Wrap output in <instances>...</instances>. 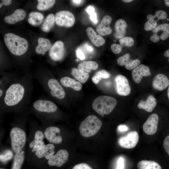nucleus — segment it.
Listing matches in <instances>:
<instances>
[{
    "label": "nucleus",
    "instance_id": "1",
    "mask_svg": "<svg viewBox=\"0 0 169 169\" xmlns=\"http://www.w3.org/2000/svg\"><path fill=\"white\" fill-rule=\"evenodd\" d=\"M33 88L32 76H15L0 100L1 112H23L30 102Z\"/></svg>",
    "mask_w": 169,
    "mask_h": 169
},
{
    "label": "nucleus",
    "instance_id": "2",
    "mask_svg": "<svg viewBox=\"0 0 169 169\" xmlns=\"http://www.w3.org/2000/svg\"><path fill=\"white\" fill-rule=\"evenodd\" d=\"M33 77L49 96L59 100L64 99L66 93L61 84L49 73L38 74Z\"/></svg>",
    "mask_w": 169,
    "mask_h": 169
},
{
    "label": "nucleus",
    "instance_id": "3",
    "mask_svg": "<svg viewBox=\"0 0 169 169\" xmlns=\"http://www.w3.org/2000/svg\"><path fill=\"white\" fill-rule=\"evenodd\" d=\"M58 107L51 100L41 99L36 100L32 103L31 110L40 120L45 124H49L51 115L56 112Z\"/></svg>",
    "mask_w": 169,
    "mask_h": 169
},
{
    "label": "nucleus",
    "instance_id": "4",
    "mask_svg": "<svg viewBox=\"0 0 169 169\" xmlns=\"http://www.w3.org/2000/svg\"><path fill=\"white\" fill-rule=\"evenodd\" d=\"M4 41L7 47L13 54L22 55L27 51L28 43L25 38L14 34L8 33L4 36Z\"/></svg>",
    "mask_w": 169,
    "mask_h": 169
},
{
    "label": "nucleus",
    "instance_id": "5",
    "mask_svg": "<svg viewBox=\"0 0 169 169\" xmlns=\"http://www.w3.org/2000/svg\"><path fill=\"white\" fill-rule=\"evenodd\" d=\"M117 101L114 98L106 95L96 97L92 104L93 109L98 114L103 116L110 114L115 108Z\"/></svg>",
    "mask_w": 169,
    "mask_h": 169
},
{
    "label": "nucleus",
    "instance_id": "6",
    "mask_svg": "<svg viewBox=\"0 0 169 169\" xmlns=\"http://www.w3.org/2000/svg\"><path fill=\"white\" fill-rule=\"evenodd\" d=\"M102 125V122L96 116L90 115L81 122L79 127V131L83 136L90 137L99 131Z\"/></svg>",
    "mask_w": 169,
    "mask_h": 169
},
{
    "label": "nucleus",
    "instance_id": "7",
    "mask_svg": "<svg viewBox=\"0 0 169 169\" xmlns=\"http://www.w3.org/2000/svg\"><path fill=\"white\" fill-rule=\"evenodd\" d=\"M10 136L13 152L17 154L23 150L26 141V135L24 131L19 126H13L10 131Z\"/></svg>",
    "mask_w": 169,
    "mask_h": 169
},
{
    "label": "nucleus",
    "instance_id": "8",
    "mask_svg": "<svg viewBox=\"0 0 169 169\" xmlns=\"http://www.w3.org/2000/svg\"><path fill=\"white\" fill-rule=\"evenodd\" d=\"M55 21L59 26L70 27L74 24L75 19L71 12L63 10L59 11L55 14Z\"/></svg>",
    "mask_w": 169,
    "mask_h": 169
},
{
    "label": "nucleus",
    "instance_id": "9",
    "mask_svg": "<svg viewBox=\"0 0 169 169\" xmlns=\"http://www.w3.org/2000/svg\"><path fill=\"white\" fill-rule=\"evenodd\" d=\"M45 137L44 132L40 130L36 131L33 140L28 145L27 155L32 156L33 154L44 144Z\"/></svg>",
    "mask_w": 169,
    "mask_h": 169
},
{
    "label": "nucleus",
    "instance_id": "10",
    "mask_svg": "<svg viewBox=\"0 0 169 169\" xmlns=\"http://www.w3.org/2000/svg\"><path fill=\"white\" fill-rule=\"evenodd\" d=\"M48 125L44 131L45 137L50 143L54 145L60 144L63 141L60 129L57 126Z\"/></svg>",
    "mask_w": 169,
    "mask_h": 169
},
{
    "label": "nucleus",
    "instance_id": "11",
    "mask_svg": "<svg viewBox=\"0 0 169 169\" xmlns=\"http://www.w3.org/2000/svg\"><path fill=\"white\" fill-rule=\"evenodd\" d=\"M139 140L138 132L135 131H130L125 136L120 137L118 140L119 145L123 148L131 149L135 147Z\"/></svg>",
    "mask_w": 169,
    "mask_h": 169
},
{
    "label": "nucleus",
    "instance_id": "12",
    "mask_svg": "<svg viewBox=\"0 0 169 169\" xmlns=\"http://www.w3.org/2000/svg\"><path fill=\"white\" fill-rule=\"evenodd\" d=\"M116 91L120 95L127 96L131 92V88L129 82L125 76L119 74L115 78Z\"/></svg>",
    "mask_w": 169,
    "mask_h": 169
},
{
    "label": "nucleus",
    "instance_id": "13",
    "mask_svg": "<svg viewBox=\"0 0 169 169\" xmlns=\"http://www.w3.org/2000/svg\"><path fill=\"white\" fill-rule=\"evenodd\" d=\"M69 157V152L66 150L60 149L48 161L47 163L49 166L59 167L66 162Z\"/></svg>",
    "mask_w": 169,
    "mask_h": 169
},
{
    "label": "nucleus",
    "instance_id": "14",
    "mask_svg": "<svg viewBox=\"0 0 169 169\" xmlns=\"http://www.w3.org/2000/svg\"><path fill=\"white\" fill-rule=\"evenodd\" d=\"M55 146L54 145L51 143L44 144L37 150L32 156L38 159H44L49 160L54 154Z\"/></svg>",
    "mask_w": 169,
    "mask_h": 169
},
{
    "label": "nucleus",
    "instance_id": "15",
    "mask_svg": "<svg viewBox=\"0 0 169 169\" xmlns=\"http://www.w3.org/2000/svg\"><path fill=\"white\" fill-rule=\"evenodd\" d=\"M158 116L156 114L150 115L143 124V129L146 134L152 135L156 132L158 122Z\"/></svg>",
    "mask_w": 169,
    "mask_h": 169
},
{
    "label": "nucleus",
    "instance_id": "16",
    "mask_svg": "<svg viewBox=\"0 0 169 169\" xmlns=\"http://www.w3.org/2000/svg\"><path fill=\"white\" fill-rule=\"evenodd\" d=\"M64 54V45L60 41L56 42L52 46L49 51V55L51 59L55 61L61 60Z\"/></svg>",
    "mask_w": 169,
    "mask_h": 169
},
{
    "label": "nucleus",
    "instance_id": "17",
    "mask_svg": "<svg viewBox=\"0 0 169 169\" xmlns=\"http://www.w3.org/2000/svg\"><path fill=\"white\" fill-rule=\"evenodd\" d=\"M151 75L149 67L143 64L138 65L132 71V79L137 84L140 82L143 76H147Z\"/></svg>",
    "mask_w": 169,
    "mask_h": 169
},
{
    "label": "nucleus",
    "instance_id": "18",
    "mask_svg": "<svg viewBox=\"0 0 169 169\" xmlns=\"http://www.w3.org/2000/svg\"><path fill=\"white\" fill-rule=\"evenodd\" d=\"M112 21L111 17L108 15L105 16L100 24L96 28V31L100 35L105 36L110 34L112 33V29L110 25Z\"/></svg>",
    "mask_w": 169,
    "mask_h": 169
},
{
    "label": "nucleus",
    "instance_id": "19",
    "mask_svg": "<svg viewBox=\"0 0 169 169\" xmlns=\"http://www.w3.org/2000/svg\"><path fill=\"white\" fill-rule=\"evenodd\" d=\"M169 85V79L165 75L159 74L155 76L152 82L153 87L159 91H162Z\"/></svg>",
    "mask_w": 169,
    "mask_h": 169
},
{
    "label": "nucleus",
    "instance_id": "20",
    "mask_svg": "<svg viewBox=\"0 0 169 169\" xmlns=\"http://www.w3.org/2000/svg\"><path fill=\"white\" fill-rule=\"evenodd\" d=\"M157 104L156 100L152 95H149L145 101L141 100L137 105V107L140 109H142L146 111L151 112L155 107Z\"/></svg>",
    "mask_w": 169,
    "mask_h": 169
},
{
    "label": "nucleus",
    "instance_id": "21",
    "mask_svg": "<svg viewBox=\"0 0 169 169\" xmlns=\"http://www.w3.org/2000/svg\"><path fill=\"white\" fill-rule=\"evenodd\" d=\"M26 16V13L24 10L22 9H17L11 15L5 17L4 20L8 23L14 24L23 20Z\"/></svg>",
    "mask_w": 169,
    "mask_h": 169
},
{
    "label": "nucleus",
    "instance_id": "22",
    "mask_svg": "<svg viewBox=\"0 0 169 169\" xmlns=\"http://www.w3.org/2000/svg\"><path fill=\"white\" fill-rule=\"evenodd\" d=\"M86 31L90 41L95 46L99 47L105 44V39L100 35H97L92 28L89 27Z\"/></svg>",
    "mask_w": 169,
    "mask_h": 169
},
{
    "label": "nucleus",
    "instance_id": "23",
    "mask_svg": "<svg viewBox=\"0 0 169 169\" xmlns=\"http://www.w3.org/2000/svg\"><path fill=\"white\" fill-rule=\"evenodd\" d=\"M60 82L61 85L67 88H71L76 91H79L82 88V85L79 81L75 80L68 76L62 77L60 79Z\"/></svg>",
    "mask_w": 169,
    "mask_h": 169
},
{
    "label": "nucleus",
    "instance_id": "24",
    "mask_svg": "<svg viewBox=\"0 0 169 169\" xmlns=\"http://www.w3.org/2000/svg\"><path fill=\"white\" fill-rule=\"evenodd\" d=\"M38 45L35 48L36 53L38 54L44 55L45 52L51 48L52 44L47 38H39L38 39Z\"/></svg>",
    "mask_w": 169,
    "mask_h": 169
},
{
    "label": "nucleus",
    "instance_id": "25",
    "mask_svg": "<svg viewBox=\"0 0 169 169\" xmlns=\"http://www.w3.org/2000/svg\"><path fill=\"white\" fill-rule=\"evenodd\" d=\"M127 25L126 22L123 19H119L115 22V37L117 38H123L125 33V29Z\"/></svg>",
    "mask_w": 169,
    "mask_h": 169
},
{
    "label": "nucleus",
    "instance_id": "26",
    "mask_svg": "<svg viewBox=\"0 0 169 169\" xmlns=\"http://www.w3.org/2000/svg\"><path fill=\"white\" fill-rule=\"evenodd\" d=\"M71 74L75 79L82 83L87 81L89 76L87 72L76 68L72 69Z\"/></svg>",
    "mask_w": 169,
    "mask_h": 169
},
{
    "label": "nucleus",
    "instance_id": "27",
    "mask_svg": "<svg viewBox=\"0 0 169 169\" xmlns=\"http://www.w3.org/2000/svg\"><path fill=\"white\" fill-rule=\"evenodd\" d=\"M138 169H162L157 162L152 161L142 160L137 164Z\"/></svg>",
    "mask_w": 169,
    "mask_h": 169
},
{
    "label": "nucleus",
    "instance_id": "28",
    "mask_svg": "<svg viewBox=\"0 0 169 169\" xmlns=\"http://www.w3.org/2000/svg\"><path fill=\"white\" fill-rule=\"evenodd\" d=\"M44 18L43 14L40 13L36 12H31L29 14L28 22L33 26H38L42 23Z\"/></svg>",
    "mask_w": 169,
    "mask_h": 169
},
{
    "label": "nucleus",
    "instance_id": "29",
    "mask_svg": "<svg viewBox=\"0 0 169 169\" xmlns=\"http://www.w3.org/2000/svg\"><path fill=\"white\" fill-rule=\"evenodd\" d=\"M98 64L95 61H92L83 62L78 65L79 69L83 70L86 72H90L91 70H95L97 69Z\"/></svg>",
    "mask_w": 169,
    "mask_h": 169
},
{
    "label": "nucleus",
    "instance_id": "30",
    "mask_svg": "<svg viewBox=\"0 0 169 169\" xmlns=\"http://www.w3.org/2000/svg\"><path fill=\"white\" fill-rule=\"evenodd\" d=\"M55 16L53 13L48 15L46 18L41 28L44 32H49L53 26L55 22Z\"/></svg>",
    "mask_w": 169,
    "mask_h": 169
},
{
    "label": "nucleus",
    "instance_id": "31",
    "mask_svg": "<svg viewBox=\"0 0 169 169\" xmlns=\"http://www.w3.org/2000/svg\"><path fill=\"white\" fill-rule=\"evenodd\" d=\"M25 154V152L24 150L19 153L15 154L12 169H21L24 161Z\"/></svg>",
    "mask_w": 169,
    "mask_h": 169
},
{
    "label": "nucleus",
    "instance_id": "32",
    "mask_svg": "<svg viewBox=\"0 0 169 169\" xmlns=\"http://www.w3.org/2000/svg\"><path fill=\"white\" fill-rule=\"evenodd\" d=\"M110 76V74L104 70L97 72L92 78V80L95 84H97L102 79H107Z\"/></svg>",
    "mask_w": 169,
    "mask_h": 169
},
{
    "label": "nucleus",
    "instance_id": "33",
    "mask_svg": "<svg viewBox=\"0 0 169 169\" xmlns=\"http://www.w3.org/2000/svg\"><path fill=\"white\" fill-rule=\"evenodd\" d=\"M37 9L39 10L48 9L52 7L54 4L55 0H38Z\"/></svg>",
    "mask_w": 169,
    "mask_h": 169
},
{
    "label": "nucleus",
    "instance_id": "34",
    "mask_svg": "<svg viewBox=\"0 0 169 169\" xmlns=\"http://www.w3.org/2000/svg\"><path fill=\"white\" fill-rule=\"evenodd\" d=\"M167 17V15L165 11L160 10L156 11L154 15L148 14L147 18L148 20H154L157 22L159 20L166 18Z\"/></svg>",
    "mask_w": 169,
    "mask_h": 169
},
{
    "label": "nucleus",
    "instance_id": "35",
    "mask_svg": "<svg viewBox=\"0 0 169 169\" xmlns=\"http://www.w3.org/2000/svg\"><path fill=\"white\" fill-rule=\"evenodd\" d=\"M13 156V153L10 150H7L0 154V161L2 162H5L11 160Z\"/></svg>",
    "mask_w": 169,
    "mask_h": 169
},
{
    "label": "nucleus",
    "instance_id": "36",
    "mask_svg": "<svg viewBox=\"0 0 169 169\" xmlns=\"http://www.w3.org/2000/svg\"><path fill=\"white\" fill-rule=\"evenodd\" d=\"M119 43L121 45L131 47L133 45L134 41L132 38L126 37L120 39Z\"/></svg>",
    "mask_w": 169,
    "mask_h": 169
},
{
    "label": "nucleus",
    "instance_id": "37",
    "mask_svg": "<svg viewBox=\"0 0 169 169\" xmlns=\"http://www.w3.org/2000/svg\"><path fill=\"white\" fill-rule=\"evenodd\" d=\"M95 8L92 6H88L86 9V12L90 15V18L95 23L98 22L97 14L95 12Z\"/></svg>",
    "mask_w": 169,
    "mask_h": 169
},
{
    "label": "nucleus",
    "instance_id": "38",
    "mask_svg": "<svg viewBox=\"0 0 169 169\" xmlns=\"http://www.w3.org/2000/svg\"><path fill=\"white\" fill-rule=\"evenodd\" d=\"M140 63V61L138 59L131 60L128 61L125 66V68L128 70L134 69Z\"/></svg>",
    "mask_w": 169,
    "mask_h": 169
},
{
    "label": "nucleus",
    "instance_id": "39",
    "mask_svg": "<svg viewBox=\"0 0 169 169\" xmlns=\"http://www.w3.org/2000/svg\"><path fill=\"white\" fill-rule=\"evenodd\" d=\"M130 59V55L127 53L119 58L117 59V63L120 66L125 65Z\"/></svg>",
    "mask_w": 169,
    "mask_h": 169
},
{
    "label": "nucleus",
    "instance_id": "40",
    "mask_svg": "<svg viewBox=\"0 0 169 169\" xmlns=\"http://www.w3.org/2000/svg\"><path fill=\"white\" fill-rule=\"evenodd\" d=\"M157 25V22L155 21L154 20H148L144 24V28L147 31H151L154 29L156 27Z\"/></svg>",
    "mask_w": 169,
    "mask_h": 169
},
{
    "label": "nucleus",
    "instance_id": "41",
    "mask_svg": "<svg viewBox=\"0 0 169 169\" xmlns=\"http://www.w3.org/2000/svg\"><path fill=\"white\" fill-rule=\"evenodd\" d=\"M169 29V24L164 23L159 25L152 30L154 33H157L160 31H166Z\"/></svg>",
    "mask_w": 169,
    "mask_h": 169
},
{
    "label": "nucleus",
    "instance_id": "42",
    "mask_svg": "<svg viewBox=\"0 0 169 169\" xmlns=\"http://www.w3.org/2000/svg\"><path fill=\"white\" fill-rule=\"evenodd\" d=\"M111 49L112 52L115 54H118L121 51V46L116 44H112L111 46Z\"/></svg>",
    "mask_w": 169,
    "mask_h": 169
},
{
    "label": "nucleus",
    "instance_id": "43",
    "mask_svg": "<svg viewBox=\"0 0 169 169\" xmlns=\"http://www.w3.org/2000/svg\"><path fill=\"white\" fill-rule=\"evenodd\" d=\"M72 169H93L88 165L84 163H81L75 165Z\"/></svg>",
    "mask_w": 169,
    "mask_h": 169
},
{
    "label": "nucleus",
    "instance_id": "44",
    "mask_svg": "<svg viewBox=\"0 0 169 169\" xmlns=\"http://www.w3.org/2000/svg\"><path fill=\"white\" fill-rule=\"evenodd\" d=\"M163 147L169 156V135L167 136L164 140Z\"/></svg>",
    "mask_w": 169,
    "mask_h": 169
},
{
    "label": "nucleus",
    "instance_id": "45",
    "mask_svg": "<svg viewBox=\"0 0 169 169\" xmlns=\"http://www.w3.org/2000/svg\"><path fill=\"white\" fill-rule=\"evenodd\" d=\"M124 160L123 158L120 157L118 160L116 169H124Z\"/></svg>",
    "mask_w": 169,
    "mask_h": 169
},
{
    "label": "nucleus",
    "instance_id": "46",
    "mask_svg": "<svg viewBox=\"0 0 169 169\" xmlns=\"http://www.w3.org/2000/svg\"><path fill=\"white\" fill-rule=\"evenodd\" d=\"M160 38L157 33H154L150 37V40L153 42L156 43L158 42L160 39Z\"/></svg>",
    "mask_w": 169,
    "mask_h": 169
},
{
    "label": "nucleus",
    "instance_id": "47",
    "mask_svg": "<svg viewBox=\"0 0 169 169\" xmlns=\"http://www.w3.org/2000/svg\"><path fill=\"white\" fill-rule=\"evenodd\" d=\"M169 37V29L164 31L160 36V39L162 40H165Z\"/></svg>",
    "mask_w": 169,
    "mask_h": 169
},
{
    "label": "nucleus",
    "instance_id": "48",
    "mask_svg": "<svg viewBox=\"0 0 169 169\" xmlns=\"http://www.w3.org/2000/svg\"><path fill=\"white\" fill-rule=\"evenodd\" d=\"M77 57L81 60H83L85 59L84 54L80 49H78L76 51Z\"/></svg>",
    "mask_w": 169,
    "mask_h": 169
},
{
    "label": "nucleus",
    "instance_id": "49",
    "mask_svg": "<svg viewBox=\"0 0 169 169\" xmlns=\"http://www.w3.org/2000/svg\"><path fill=\"white\" fill-rule=\"evenodd\" d=\"M2 3L0 4V8H1L3 5H8L12 3V0H2Z\"/></svg>",
    "mask_w": 169,
    "mask_h": 169
},
{
    "label": "nucleus",
    "instance_id": "50",
    "mask_svg": "<svg viewBox=\"0 0 169 169\" xmlns=\"http://www.w3.org/2000/svg\"><path fill=\"white\" fill-rule=\"evenodd\" d=\"M118 129L121 131H124L127 130L128 127L125 125H121L118 126Z\"/></svg>",
    "mask_w": 169,
    "mask_h": 169
},
{
    "label": "nucleus",
    "instance_id": "51",
    "mask_svg": "<svg viewBox=\"0 0 169 169\" xmlns=\"http://www.w3.org/2000/svg\"><path fill=\"white\" fill-rule=\"evenodd\" d=\"M85 46L86 50L89 52H92L93 51V49L91 46H88L87 45H86Z\"/></svg>",
    "mask_w": 169,
    "mask_h": 169
},
{
    "label": "nucleus",
    "instance_id": "52",
    "mask_svg": "<svg viewBox=\"0 0 169 169\" xmlns=\"http://www.w3.org/2000/svg\"><path fill=\"white\" fill-rule=\"evenodd\" d=\"M164 55L165 57L168 58V61L169 62V49L164 52Z\"/></svg>",
    "mask_w": 169,
    "mask_h": 169
},
{
    "label": "nucleus",
    "instance_id": "53",
    "mask_svg": "<svg viewBox=\"0 0 169 169\" xmlns=\"http://www.w3.org/2000/svg\"><path fill=\"white\" fill-rule=\"evenodd\" d=\"M72 2H73L74 3H75L76 4H81L82 2L83 1L82 0H72L71 1Z\"/></svg>",
    "mask_w": 169,
    "mask_h": 169
},
{
    "label": "nucleus",
    "instance_id": "54",
    "mask_svg": "<svg viewBox=\"0 0 169 169\" xmlns=\"http://www.w3.org/2000/svg\"><path fill=\"white\" fill-rule=\"evenodd\" d=\"M164 2L166 5L169 7V0H164Z\"/></svg>",
    "mask_w": 169,
    "mask_h": 169
},
{
    "label": "nucleus",
    "instance_id": "55",
    "mask_svg": "<svg viewBox=\"0 0 169 169\" xmlns=\"http://www.w3.org/2000/svg\"><path fill=\"white\" fill-rule=\"evenodd\" d=\"M133 1V0H122V1L125 3H130L131 2Z\"/></svg>",
    "mask_w": 169,
    "mask_h": 169
},
{
    "label": "nucleus",
    "instance_id": "56",
    "mask_svg": "<svg viewBox=\"0 0 169 169\" xmlns=\"http://www.w3.org/2000/svg\"><path fill=\"white\" fill-rule=\"evenodd\" d=\"M167 94L169 100V86L168 88Z\"/></svg>",
    "mask_w": 169,
    "mask_h": 169
},
{
    "label": "nucleus",
    "instance_id": "57",
    "mask_svg": "<svg viewBox=\"0 0 169 169\" xmlns=\"http://www.w3.org/2000/svg\"><path fill=\"white\" fill-rule=\"evenodd\" d=\"M167 20H169V18H167Z\"/></svg>",
    "mask_w": 169,
    "mask_h": 169
},
{
    "label": "nucleus",
    "instance_id": "58",
    "mask_svg": "<svg viewBox=\"0 0 169 169\" xmlns=\"http://www.w3.org/2000/svg\"></svg>",
    "mask_w": 169,
    "mask_h": 169
}]
</instances>
